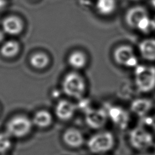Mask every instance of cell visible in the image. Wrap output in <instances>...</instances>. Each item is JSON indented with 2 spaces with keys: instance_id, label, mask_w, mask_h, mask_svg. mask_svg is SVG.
<instances>
[{
  "instance_id": "6da1fadb",
  "label": "cell",
  "mask_w": 155,
  "mask_h": 155,
  "mask_svg": "<svg viewBox=\"0 0 155 155\" xmlns=\"http://www.w3.org/2000/svg\"><path fill=\"white\" fill-rule=\"evenodd\" d=\"M134 82L139 91L148 93L155 88V67L137 65L134 71Z\"/></svg>"
},
{
  "instance_id": "7a4b0ae2",
  "label": "cell",
  "mask_w": 155,
  "mask_h": 155,
  "mask_svg": "<svg viewBox=\"0 0 155 155\" xmlns=\"http://www.w3.org/2000/svg\"><path fill=\"white\" fill-rule=\"evenodd\" d=\"M86 85L84 78L76 72H70L64 78L62 88L68 96L80 99L85 93Z\"/></svg>"
},
{
  "instance_id": "3957f363",
  "label": "cell",
  "mask_w": 155,
  "mask_h": 155,
  "mask_svg": "<svg viewBox=\"0 0 155 155\" xmlns=\"http://www.w3.org/2000/svg\"><path fill=\"white\" fill-rule=\"evenodd\" d=\"M114 137L108 131L99 132L91 136L87 141L88 150L93 154H102L110 151L114 145Z\"/></svg>"
},
{
  "instance_id": "277c9868",
  "label": "cell",
  "mask_w": 155,
  "mask_h": 155,
  "mask_svg": "<svg viewBox=\"0 0 155 155\" xmlns=\"http://www.w3.org/2000/svg\"><path fill=\"white\" fill-rule=\"evenodd\" d=\"M32 121L27 116L18 115L12 117L7 124V133L15 137H23L31 131Z\"/></svg>"
},
{
  "instance_id": "5b68a950",
  "label": "cell",
  "mask_w": 155,
  "mask_h": 155,
  "mask_svg": "<svg viewBox=\"0 0 155 155\" xmlns=\"http://www.w3.org/2000/svg\"><path fill=\"white\" fill-rule=\"evenodd\" d=\"M129 142L133 148L139 151H145L154 143L152 134L142 127H136L130 131Z\"/></svg>"
},
{
  "instance_id": "8992f818",
  "label": "cell",
  "mask_w": 155,
  "mask_h": 155,
  "mask_svg": "<svg viewBox=\"0 0 155 155\" xmlns=\"http://www.w3.org/2000/svg\"><path fill=\"white\" fill-rule=\"evenodd\" d=\"M113 58L120 66L135 68L138 65L137 58L133 48L130 45H122L117 47L114 51Z\"/></svg>"
},
{
  "instance_id": "52a82bcc",
  "label": "cell",
  "mask_w": 155,
  "mask_h": 155,
  "mask_svg": "<svg viewBox=\"0 0 155 155\" xmlns=\"http://www.w3.org/2000/svg\"><path fill=\"white\" fill-rule=\"evenodd\" d=\"M107 112L104 109L89 108L85 111L87 125L93 129H100L105 126L108 119Z\"/></svg>"
},
{
  "instance_id": "ba28073f",
  "label": "cell",
  "mask_w": 155,
  "mask_h": 155,
  "mask_svg": "<svg viewBox=\"0 0 155 155\" xmlns=\"http://www.w3.org/2000/svg\"><path fill=\"white\" fill-rule=\"evenodd\" d=\"M107 112L108 117L119 128L124 130L128 126L130 116L127 111L124 108L113 106L110 107Z\"/></svg>"
},
{
  "instance_id": "9c48e42d",
  "label": "cell",
  "mask_w": 155,
  "mask_h": 155,
  "mask_svg": "<svg viewBox=\"0 0 155 155\" xmlns=\"http://www.w3.org/2000/svg\"><path fill=\"white\" fill-rule=\"evenodd\" d=\"M149 16L147 9L140 5H136L129 8L125 14V22L131 28L136 29L139 22L145 17Z\"/></svg>"
},
{
  "instance_id": "30bf717a",
  "label": "cell",
  "mask_w": 155,
  "mask_h": 155,
  "mask_svg": "<svg viewBox=\"0 0 155 155\" xmlns=\"http://www.w3.org/2000/svg\"><path fill=\"white\" fill-rule=\"evenodd\" d=\"M23 28L22 21L16 16H7L2 21V31L9 35L16 36L20 34Z\"/></svg>"
},
{
  "instance_id": "8fae6325",
  "label": "cell",
  "mask_w": 155,
  "mask_h": 155,
  "mask_svg": "<svg viewBox=\"0 0 155 155\" xmlns=\"http://www.w3.org/2000/svg\"><path fill=\"white\" fill-rule=\"evenodd\" d=\"M62 140L68 147L76 148L84 144V137L82 133L78 129L69 128L63 133Z\"/></svg>"
},
{
  "instance_id": "7c38bea8",
  "label": "cell",
  "mask_w": 155,
  "mask_h": 155,
  "mask_svg": "<svg viewBox=\"0 0 155 155\" xmlns=\"http://www.w3.org/2000/svg\"><path fill=\"white\" fill-rule=\"evenodd\" d=\"M76 106L71 102L67 100L59 101L55 107V114L56 117L64 121L71 119L74 115Z\"/></svg>"
},
{
  "instance_id": "4fadbf2b",
  "label": "cell",
  "mask_w": 155,
  "mask_h": 155,
  "mask_svg": "<svg viewBox=\"0 0 155 155\" xmlns=\"http://www.w3.org/2000/svg\"><path fill=\"white\" fill-rule=\"evenodd\" d=\"M139 51L144 59L155 61V39L148 38L142 40L139 44Z\"/></svg>"
},
{
  "instance_id": "5bb4252c",
  "label": "cell",
  "mask_w": 155,
  "mask_h": 155,
  "mask_svg": "<svg viewBox=\"0 0 155 155\" xmlns=\"http://www.w3.org/2000/svg\"><path fill=\"white\" fill-rule=\"evenodd\" d=\"M152 101L147 98H139L134 100L130 105L132 112L140 117L146 115L152 108Z\"/></svg>"
},
{
  "instance_id": "9a60e30c",
  "label": "cell",
  "mask_w": 155,
  "mask_h": 155,
  "mask_svg": "<svg viewBox=\"0 0 155 155\" xmlns=\"http://www.w3.org/2000/svg\"><path fill=\"white\" fill-rule=\"evenodd\" d=\"M33 125L40 128L50 127L53 122V117L50 112L45 110L38 111L32 118Z\"/></svg>"
},
{
  "instance_id": "2e32d148",
  "label": "cell",
  "mask_w": 155,
  "mask_h": 155,
  "mask_svg": "<svg viewBox=\"0 0 155 155\" xmlns=\"http://www.w3.org/2000/svg\"><path fill=\"white\" fill-rule=\"evenodd\" d=\"M95 7L99 14L108 16L116 10L117 1L116 0H96Z\"/></svg>"
},
{
  "instance_id": "e0dca14e",
  "label": "cell",
  "mask_w": 155,
  "mask_h": 155,
  "mask_svg": "<svg viewBox=\"0 0 155 155\" xmlns=\"http://www.w3.org/2000/svg\"><path fill=\"white\" fill-rule=\"evenodd\" d=\"M67 61L71 67L76 70H79L85 66L87 59L86 55L83 52L74 51L69 54Z\"/></svg>"
},
{
  "instance_id": "ac0fdd59",
  "label": "cell",
  "mask_w": 155,
  "mask_h": 155,
  "mask_svg": "<svg viewBox=\"0 0 155 155\" xmlns=\"http://www.w3.org/2000/svg\"><path fill=\"white\" fill-rule=\"evenodd\" d=\"M20 50L19 43L14 40L5 42L1 47L0 53L3 57L12 58L16 56Z\"/></svg>"
},
{
  "instance_id": "d6986e66",
  "label": "cell",
  "mask_w": 155,
  "mask_h": 155,
  "mask_svg": "<svg viewBox=\"0 0 155 155\" xmlns=\"http://www.w3.org/2000/svg\"><path fill=\"white\" fill-rule=\"evenodd\" d=\"M50 63L48 56L43 52L33 54L30 58V64L35 68L41 70L45 68Z\"/></svg>"
},
{
  "instance_id": "ffe728a7",
  "label": "cell",
  "mask_w": 155,
  "mask_h": 155,
  "mask_svg": "<svg viewBox=\"0 0 155 155\" xmlns=\"http://www.w3.org/2000/svg\"><path fill=\"white\" fill-rule=\"evenodd\" d=\"M136 29L145 34H148L154 31L151 22V18H150L149 16L143 18L139 22Z\"/></svg>"
},
{
  "instance_id": "44dd1931",
  "label": "cell",
  "mask_w": 155,
  "mask_h": 155,
  "mask_svg": "<svg viewBox=\"0 0 155 155\" xmlns=\"http://www.w3.org/2000/svg\"><path fill=\"white\" fill-rule=\"evenodd\" d=\"M10 136L7 133H0V153L7 152L12 146Z\"/></svg>"
},
{
  "instance_id": "7402d4cb",
  "label": "cell",
  "mask_w": 155,
  "mask_h": 155,
  "mask_svg": "<svg viewBox=\"0 0 155 155\" xmlns=\"http://www.w3.org/2000/svg\"><path fill=\"white\" fill-rule=\"evenodd\" d=\"M7 4V0H0V10L5 7Z\"/></svg>"
},
{
  "instance_id": "603a6c76",
  "label": "cell",
  "mask_w": 155,
  "mask_h": 155,
  "mask_svg": "<svg viewBox=\"0 0 155 155\" xmlns=\"http://www.w3.org/2000/svg\"><path fill=\"white\" fill-rule=\"evenodd\" d=\"M5 33L2 30H0V43L2 42L5 38Z\"/></svg>"
},
{
  "instance_id": "cb8c5ba5",
  "label": "cell",
  "mask_w": 155,
  "mask_h": 155,
  "mask_svg": "<svg viewBox=\"0 0 155 155\" xmlns=\"http://www.w3.org/2000/svg\"><path fill=\"white\" fill-rule=\"evenodd\" d=\"M151 22H152V25L154 30H155V16H154L153 18H151Z\"/></svg>"
},
{
  "instance_id": "d4e9b609",
  "label": "cell",
  "mask_w": 155,
  "mask_h": 155,
  "mask_svg": "<svg viewBox=\"0 0 155 155\" xmlns=\"http://www.w3.org/2000/svg\"><path fill=\"white\" fill-rule=\"evenodd\" d=\"M150 2L151 6L155 8V0H150Z\"/></svg>"
},
{
  "instance_id": "484cf974",
  "label": "cell",
  "mask_w": 155,
  "mask_h": 155,
  "mask_svg": "<svg viewBox=\"0 0 155 155\" xmlns=\"http://www.w3.org/2000/svg\"><path fill=\"white\" fill-rule=\"evenodd\" d=\"M138 155H155V154H151V153H141Z\"/></svg>"
},
{
  "instance_id": "4316f807",
  "label": "cell",
  "mask_w": 155,
  "mask_h": 155,
  "mask_svg": "<svg viewBox=\"0 0 155 155\" xmlns=\"http://www.w3.org/2000/svg\"><path fill=\"white\" fill-rule=\"evenodd\" d=\"M130 1H140V0H130Z\"/></svg>"
},
{
  "instance_id": "83f0119b",
  "label": "cell",
  "mask_w": 155,
  "mask_h": 155,
  "mask_svg": "<svg viewBox=\"0 0 155 155\" xmlns=\"http://www.w3.org/2000/svg\"><path fill=\"white\" fill-rule=\"evenodd\" d=\"M154 154H155V153H154Z\"/></svg>"
}]
</instances>
